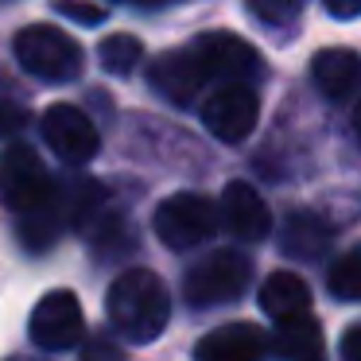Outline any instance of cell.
I'll use <instances>...</instances> for the list:
<instances>
[{"mask_svg": "<svg viewBox=\"0 0 361 361\" xmlns=\"http://www.w3.org/2000/svg\"><path fill=\"white\" fill-rule=\"evenodd\" d=\"M105 314H109L113 330L121 338L144 345L164 334L167 319H171V295H167L164 280L156 272H148V268H125L113 280L109 295H105Z\"/></svg>", "mask_w": 361, "mask_h": 361, "instance_id": "6da1fadb", "label": "cell"}, {"mask_svg": "<svg viewBox=\"0 0 361 361\" xmlns=\"http://www.w3.org/2000/svg\"><path fill=\"white\" fill-rule=\"evenodd\" d=\"M16 63L24 66L32 78L43 82H71L82 74V47L55 24H32L24 32H16Z\"/></svg>", "mask_w": 361, "mask_h": 361, "instance_id": "7a4b0ae2", "label": "cell"}, {"mask_svg": "<svg viewBox=\"0 0 361 361\" xmlns=\"http://www.w3.org/2000/svg\"><path fill=\"white\" fill-rule=\"evenodd\" d=\"M51 195H55V179L39 159V152L27 144H8L0 152V202L12 214L24 218V214L43 210Z\"/></svg>", "mask_w": 361, "mask_h": 361, "instance_id": "3957f363", "label": "cell"}, {"mask_svg": "<svg viewBox=\"0 0 361 361\" xmlns=\"http://www.w3.org/2000/svg\"><path fill=\"white\" fill-rule=\"evenodd\" d=\"M252 280V260L237 249H218L206 260H198L195 268L183 280V291H187V303L195 311H206V307L218 303H233Z\"/></svg>", "mask_w": 361, "mask_h": 361, "instance_id": "277c9868", "label": "cell"}, {"mask_svg": "<svg viewBox=\"0 0 361 361\" xmlns=\"http://www.w3.org/2000/svg\"><path fill=\"white\" fill-rule=\"evenodd\" d=\"M152 226H156V237L167 249L175 252L195 249L218 229V202L198 195V190H183V195H171L156 206Z\"/></svg>", "mask_w": 361, "mask_h": 361, "instance_id": "5b68a950", "label": "cell"}, {"mask_svg": "<svg viewBox=\"0 0 361 361\" xmlns=\"http://www.w3.org/2000/svg\"><path fill=\"white\" fill-rule=\"evenodd\" d=\"M187 47L198 71L206 74V82H249L252 74H260L257 47L233 32H202Z\"/></svg>", "mask_w": 361, "mask_h": 361, "instance_id": "8992f818", "label": "cell"}, {"mask_svg": "<svg viewBox=\"0 0 361 361\" xmlns=\"http://www.w3.org/2000/svg\"><path fill=\"white\" fill-rule=\"evenodd\" d=\"M32 342L47 353L74 350L86 334V319H82V303L74 291H47L32 311Z\"/></svg>", "mask_w": 361, "mask_h": 361, "instance_id": "52a82bcc", "label": "cell"}, {"mask_svg": "<svg viewBox=\"0 0 361 361\" xmlns=\"http://www.w3.org/2000/svg\"><path fill=\"white\" fill-rule=\"evenodd\" d=\"M39 133L47 140V148L71 167H86L97 156V148H102L94 121L78 105H51L39 117Z\"/></svg>", "mask_w": 361, "mask_h": 361, "instance_id": "ba28073f", "label": "cell"}, {"mask_svg": "<svg viewBox=\"0 0 361 361\" xmlns=\"http://www.w3.org/2000/svg\"><path fill=\"white\" fill-rule=\"evenodd\" d=\"M257 117H260V97L252 94L245 82H226V86H218L202 105V125L226 144L245 140V136L257 128Z\"/></svg>", "mask_w": 361, "mask_h": 361, "instance_id": "9c48e42d", "label": "cell"}, {"mask_svg": "<svg viewBox=\"0 0 361 361\" xmlns=\"http://www.w3.org/2000/svg\"><path fill=\"white\" fill-rule=\"evenodd\" d=\"M218 218L226 221V229L233 237H241V241H264V237L272 233V214H268L264 198L241 179L221 190Z\"/></svg>", "mask_w": 361, "mask_h": 361, "instance_id": "30bf717a", "label": "cell"}, {"mask_svg": "<svg viewBox=\"0 0 361 361\" xmlns=\"http://www.w3.org/2000/svg\"><path fill=\"white\" fill-rule=\"evenodd\" d=\"M148 78H152V86H156L171 105L195 102L198 90L206 86V74L198 71V63H195V55H190V47H175V51H167V55H159L156 63H152Z\"/></svg>", "mask_w": 361, "mask_h": 361, "instance_id": "8fae6325", "label": "cell"}, {"mask_svg": "<svg viewBox=\"0 0 361 361\" xmlns=\"http://www.w3.org/2000/svg\"><path fill=\"white\" fill-rule=\"evenodd\" d=\"M311 82L322 97L345 102L361 90V55L350 47H326L311 63Z\"/></svg>", "mask_w": 361, "mask_h": 361, "instance_id": "7c38bea8", "label": "cell"}, {"mask_svg": "<svg viewBox=\"0 0 361 361\" xmlns=\"http://www.w3.org/2000/svg\"><path fill=\"white\" fill-rule=\"evenodd\" d=\"M268 350V338L252 322H229V326L206 334L195 345L198 361H257Z\"/></svg>", "mask_w": 361, "mask_h": 361, "instance_id": "4fadbf2b", "label": "cell"}, {"mask_svg": "<svg viewBox=\"0 0 361 361\" xmlns=\"http://www.w3.org/2000/svg\"><path fill=\"white\" fill-rule=\"evenodd\" d=\"M260 307L268 319H295V314L311 311V288L303 283V276L295 272H272L260 283Z\"/></svg>", "mask_w": 361, "mask_h": 361, "instance_id": "5bb4252c", "label": "cell"}, {"mask_svg": "<svg viewBox=\"0 0 361 361\" xmlns=\"http://www.w3.org/2000/svg\"><path fill=\"white\" fill-rule=\"evenodd\" d=\"M280 249L291 260H319L330 249V226L319 214H291L280 229Z\"/></svg>", "mask_w": 361, "mask_h": 361, "instance_id": "9a60e30c", "label": "cell"}, {"mask_svg": "<svg viewBox=\"0 0 361 361\" xmlns=\"http://www.w3.org/2000/svg\"><path fill=\"white\" fill-rule=\"evenodd\" d=\"M268 350L280 353V357H311L322 353V326L311 311L295 314V319H280L276 322V334L268 342Z\"/></svg>", "mask_w": 361, "mask_h": 361, "instance_id": "2e32d148", "label": "cell"}, {"mask_svg": "<svg viewBox=\"0 0 361 361\" xmlns=\"http://www.w3.org/2000/svg\"><path fill=\"white\" fill-rule=\"evenodd\" d=\"M326 291L334 299H342V303H357L361 299V245L350 249V252H342V257L330 264Z\"/></svg>", "mask_w": 361, "mask_h": 361, "instance_id": "e0dca14e", "label": "cell"}, {"mask_svg": "<svg viewBox=\"0 0 361 361\" xmlns=\"http://www.w3.org/2000/svg\"><path fill=\"white\" fill-rule=\"evenodd\" d=\"M97 59H102V66L109 74H128V71L140 66L144 43L136 39V35H109V39L97 47Z\"/></svg>", "mask_w": 361, "mask_h": 361, "instance_id": "ac0fdd59", "label": "cell"}, {"mask_svg": "<svg viewBox=\"0 0 361 361\" xmlns=\"http://www.w3.org/2000/svg\"><path fill=\"white\" fill-rule=\"evenodd\" d=\"M249 12L260 24H288L303 12V0H249Z\"/></svg>", "mask_w": 361, "mask_h": 361, "instance_id": "d6986e66", "label": "cell"}, {"mask_svg": "<svg viewBox=\"0 0 361 361\" xmlns=\"http://www.w3.org/2000/svg\"><path fill=\"white\" fill-rule=\"evenodd\" d=\"M55 8L63 12V16H74L78 24H86V27H94V24H102L105 20V8L102 4H94V0H55Z\"/></svg>", "mask_w": 361, "mask_h": 361, "instance_id": "ffe728a7", "label": "cell"}, {"mask_svg": "<svg viewBox=\"0 0 361 361\" xmlns=\"http://www.w3.org/2000/svg\"><path fill=\"white\" fill-rule=\"evenodd\" d=\"M27 125V109L12 97H0V136H12Z\"/></svg>", "mask_w": 361, "mask_h": 361, "instance_id": "44dd1931", "label": "cell"}, {"mask_svg": "<svg viewBox=\"0 0 361 361\" xmlns=\"http://www.w3.org/2000/svg\"><path fill=\"white\" fill-rule=\"evenodd\" d=\"M322 8L334 20H353V16H361V0H322Z\"/></svg>", "mask_w": 361, "mask_h": 361, "instance_id": "7402d4cb", "label": "cell"}, {"mask_svg": "<svg viewBox=\"0 0 361 361\" xmlns=\"http://www.w3.org/2000/svg\"><path fill=\"white\" fill-rule=\"evenodd\" d=\"M342 357L361 361V322H357V326L345 330V338H342Z\"/></svg>", "mask_w": 361, "mask_h": 361, "instance_id": "603a6c76", "label": "cell"}, {"mask_svg": "<svg viewBox=\"0 0 361 361\" xmlns=\"http://www.w3.org/2000/svg\"><path fill=\"white\" fill-rule=\"evenodd\" d=\"M353 133H357V144H361V105L353 109Z\"/></svg>", "mask_w": 361, "mask_h": 361, "instance_id": "cb8c5ba5", "label": "cell"}, {"mask_svg": "<svg viewBox=\"0 0 361 361\" xmlns=\"http://www.w3.org/2000/svg\"><path fill=\"white\" fill-rule=\"evenodd\" d=\"M125 4H140V8H152V4H167V0H125Z\"/></svg>", "mask_w": 361, "mask_h": 361, "instance_id": "d4e9b609", "label": "cell"}]
</instances>
